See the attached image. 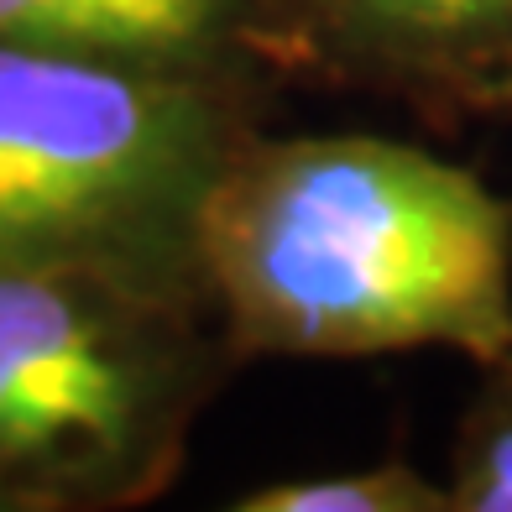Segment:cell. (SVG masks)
I'll return each instance as SVG.
<instances>
[{"label":"cell","mask_w":512,"mask_h":512,"mask_svg":"<svg viewBox=\"0 0 512 512\" xmlns=\"http://www.w3.org/2000/svg\"><path fill=\"white\" fill-rule=\"evenodd\" d=\"M209 272L272 351H512V220L465 168L377 136H314L215 173Z\"/></svg>","instance_id":"cell-1"},{"label":"cell","mask_w":512,"mask_h":512,"mask_svg":"<svg viewBox=\"0 0 512 512\" xmlns=\"http://www.w3.org/2000/svg\"><path fill=\"white\" fill-rule=\"evenodd\" d=\"M215 121L157 68L0 42V267H74L199 220Z\"/></svg>","instance_id":"cell-2"},{"label":"cell","mask_w":512,"mask_h":512,"mask_svg":"<svg viewBox=\"0 0 512 512\" xmlns=\"http://www.w3.org/2000/svg\"><path fill=\"white\" fill-rule=\"evenodd\" d=\"M147 413V361L74 267H0V465L115 471Z\"/></svg>","instance_id":"cell-3"},{"label":"cell","mask_w":512,"mask_h":512,"mask_svg":"<svg viewBox=\"0 0 512 512\" xmlns=\"http://www.w3.org/2000/svg\"><path fill=\"white\" fill-rule=\"evenodd\" d=\"M230 0H0V42L162 68L220 37Z\"/></svg>","instance_id":"cell-4"},{"label":"cell","mask_w":512,"mask_h":512,"mask_svg":"<svg viewBox=\"0 0 512 512\" xmlns=\"http://www.w3.org/2000/svg\"><path fill=\"white\" fill-rule=\"evenodd\" d=\"M429 481L398 465H377V471H335V476H298V481H272L251 492L241 512H424L445 507Z\"/></svg>","instance_id":"cell-5"},{"label":"cell","mask_w":512,"mask_h":512,"mask_svg":"<svg viewBox=\"0 0 512 512\" xmlns=\"http://www.w3.org/2000/svg\"><path fill=\"white\" fill-rule=\"evenodd\" d=\"M366 32L413 48H460L512 32V0H340Z\"/></svg>","instance_id":"cell-6"},{"label":"cell","mask_w":512,"mask_h":512,"mask_svg":"<svg viewBox=\"0 0 512 512\" xmlns=\"http://www.w3.org/2000/svg\"><path fill=\"white\" fill-rule=\"evenodd\" d=\"M450 507L465 512H512V398H502L481 418L460 460V481L450 492Z\"/></svg>","instance_id":"cell-7"}]
</instances>
